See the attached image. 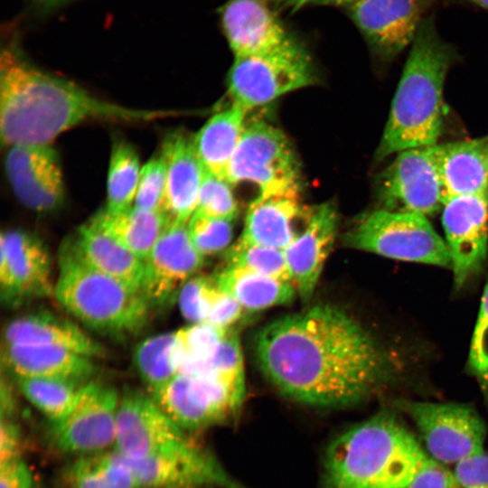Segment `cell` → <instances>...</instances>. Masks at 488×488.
Listing matches in <instances>:
<instances>
[{"instance_id": "6da1fadb", "label": "cell", "mask_w": 488, "mask_h": 488, "mask_svg": "<svg viewBox=\"0 0 488 488\" xmlns=\"http://www.w3.org/2000/svg\"><path fill=\"white\" fill-rule=\"evenodd\" d=\"M254 346L267 379L283 395L310 406L356 405L395 375L391 354L361 323L329 304L267 324Z\"/></svg>"}, {"instance_id": "7a4b0ae2", "label": "cell", "mask_w": 488, "mask_h": 488, "mask_svg": "<svg viewBox=\"0 0 488 488\" xmlns=\"http://www.w3.org/2000/svg\"><path fill=\"white\" fill-rule=\"evenodd\" d=\"M174 111L122 107L35 67L16 51L0 60V134L7 146L50 145L63 132L90 119L146 121Z\"/></svg>"}, {"instance_id": "3957f363", "label": "cell", "mask_w": 488, "mask_h": 488, "mask_svg": "<svg viewBox=\"0 0 488 488\" xmlns=\"http://www.w3.org/2000/svg\"><path fill=\"white\" fill-rule=\"evenodd\" d=\"M398 413L381 409L334 438L323 488H406L431 458Z\"/></svg>"}, {"instance_id": "277c9868", "label": "cell", "mask_w": 488, "mask_h": 488, "mask_svg": "<svg viewBox=\"0 0 488 488\" xmlns=\"http://www.w3.org/2000/svg\"><path fill=\"white\" fill-rule=\"evenodd\" d=\"M455 52L425 17L403 68L389 117L375 153L377 160L407 149L438 144L444 122V85Z\"/></svg>"}, {"instance_id": "5b68a950", "label": "cell", "mask_w": 488, "mask_h": 488, "mask_svg": "<svg viewBox=\"0 0 488 488\" xmlns=\"http://www.w3.org/2000/svg\"><path fill=\"white\" fill-rule=\"evenodd\" d=\"M54 296L82 324L109 334L138 330L152 309L141 292L90 267L65 242L59 254Z\"/></svg>"}, {"instance_id": "8992f818", "label": "cell", "mask_w": 488, "mask_h": 488, "mask_svg": "<svg viewBox=\"0 0 488 488\" xmlns=\"http://www.w3.org/2000/svg\"><path fill=\"white\" fill-rule=\"evenodd\" d=\"M352 249L392 259L452 269L446 242L422 214L379 208L359 216L343 234Z\"/></svg>"}, {"instance_id": "52a82bcc", "label": "cell", "mask_w": 488, "mask_h": 488, "mask_svg": "<svg viewBox=\"0 0 488 488\" xmlns=\"http://www.w3.org/2000/svg\"><path fill=\"white\" fill-rule=\"evenodd\" d=\"M310 55L294 39L272 52L234 57L227 85L231 102L249 112L315 82Z\"/></svg>"}, {"instance_id": "ba28073f", "label": "cell", "mask_w": 488, "mask_h": 488, "mask_svg": "<svg viewBox=\"0 0 488 488\" xmlns=\"http://www.w3.org/2000/svg\"><path fill=\"white\" fill-rule=\"evenodd\" d=\"M391 404L412 421L427 454L439 464L455 465L484 450L485 424L470 405L408 399Z\"/></svg>"}, {"instance_id": "9c48e42d", "label": "cell", "mask_w": 488, "mask_h": 488, "mask_svg": "<svg viewBox=\"0 0 488 488\" xmlns=\"http://www.w3.org/2000/svg\"><path fill=\"white\" fill-rule=\"evenodd\" d=\"M226 179L233 186L254 184L259 194L300 192L301 171L287 136L259 118L247 121Z\"/></svg>"}, {"instance_id": "30bf717a", "label": "cell", "mask_w": 488, "mask_h": 488, "mask_svg": "<svg viewBox=\"0 0 488 488\" xmlns=\"http://www.w3.org/2000/svg\"><path fill=\"white\" fill-rule=\"evenodd\" d=\"M150 394L187 432L211 427L234 416L243 402L245 385L213 373L177 374Z\"/></svg>"}, {"instance_id": "8fae6325", "label": "cell", "mask_w": 488, "mask_h": 488, "mask_svg": "<svg viewBox=\"0 0 488 488\" xmlns=\"http://www.w3.org/2000/svg\"><path fill=\"white\" fill-rule=\"evenodd\" d=\"M115 448L128 458L174 455L190 452L194 443L152 396L129 390L120 397Z\"/></svg>"}, {"instance_id": "7c38bea8", "label": "cell", "mask_w": 488, "mask_h": 488, "mask_svg": "<svg viewBox=\"0 0 488 488\" xmlns=\"http://www.w3.org/2000/svg\"><path fill=\"white\" fill-rule=\"evenodd\" d=\"M119 399L114 388L98 382L83 385L70 412L52 423L53 445L78 456L107 451L115 445Z\"/></svg>"}, {"instance_id": "4fadbf2b", "label": "cell", "mask_w": 488, "mask_h": 488, "mask_svg": "<svg viewBox=\"0 0 488 488\" xmlns=\"http://www.w3.org/2000/svg\"><path fill=\"white\" fill-rule=\"evenodd\" d=\"M434 145L399 152L379 177L381 208L432 216L444 204Z\"/></svg>"}, {"instance_id": "5bb4252c", "label": "cell", "mask_w": 488, "mask_h": 488, "mask_svg": "<svg viewBox=\"0 0 488 488\" xmlns=\"http://www.w3.org/2000/svg\"><path fill=\"white\" fill-rule=\"evenodd\" d=\"M1 298L7 305L54 295L51 258L43 242L23 230H8L0 238Z\"/></svg>"}, {"instance_id": "9a60e30c", "label": "cell", "mask_w": 488, "mask_h": 488, "mask_svg": "<svg viewBox=\"0 0 488 488\" xmlns=\"http://www.w3.org/2000/svg\"><path fill=\"white\" fill-rule=\"evenodd\" d=\"M442 225L454 281L461 287L480 270L488 252V194L463 195L444 202Z\"/></svg>"}, {"instance_id": "2e32d148", "label": "cell", "mask_w": 488, "mask_h": 488, "mask_svg": "<svg viewBox=\"0 0 488 488\" xmlns=\"http://www.w3.org/2000/svg\"><path fill=\"white\" fill-rule=\"evenodd\" d=\"M18 201L36 212L57 210L64 201V182L57 151L51 145L10 146L5 162Z\"/></svg>"}, {"instance_id": "e0dca14e", "label": "cell", "mask_w": 488, "mask_h": 488, "mask_svg": "<svg viewBox=\"0 0 488 488\" xmlns=\"http://www.w3.org/2000/svg\"><path fill=\"white\" fill-rule=\"evenodd\" d=\"M187 224L167 222L145 261L141 292L151 308L164 307L203 264Z\"/></svg>"}, {"instance_id": "ac0fdd59", "label": "cell", "mask_w": 488, "mask_h": 488, "mask_svg": "<svg viewBox=\"0 0 488 488\" xmlns=\"http://www.w3.org/2000/svg\"><path fill=\"white\" fill-rule=\"evenodd\" d=\"M432 0H360L349 14L371 49L391 60L411 44Z\"/></svg>"}, {"instance_id": "d6986e66", "label": "cell", "mask_w": 488, "mask_h": 488, "mask_svg": "<svg viewBox=\"0 0 488 488\" xmlns=\"http://www.w3.org/2000/svg\"><path fill=\"white\" fill-rule=\"evenodd\" d=\"M337 227L338 213L333 202L312 206L301 230L284 250L297 295L304 302L314 292Z\"/></svg>"}, {"instance_id": "ffe728a7", "label": "cell", "mask_w": 488, "mask_h": 488, "mask_svg": "<svg viewBox=\"0 0 488 488\" xmlns=\"http://www.w3.org/2000/svg\"><path fill=\"white\" fill-rule=\"evenodd\" d=\"M221 24L234 57L272 52L295 39L268 0H229Z\"/></svg>"}, {"instance_id": "44dd1931", "label": "cell", "mask_w": 488, "mask_h": 488, "mask_svg": "<svg viewBox=\"0 0 488 488\" xmlns=\"http://www.w3.org/2000/svg\"><path fill=\"white\" fill-rule=\"evenodd\" d=\"M309 209L302 203L300 192L258 194L247 210L236 243L285 250L301 230Z\"/></svg>"}, {"instance_id": "7402d4cb", "label": "cell", "mask_w": 488, "mask_h": 488, "mask_svg": "<svg viewBox=\"0 0 488 488\" xmlns=\"http://www.w3.org/2000/svg\"><path fill=\"white\" fill-rule=\"evenodd\" d=\"M160 155L166 169L164 215L167 222L188 224L196 211L204 176L192 136L181 130L167 134Z\"/></svg>"}, {"instance_id": "603a6c76", "label": "cell", "mask_w": 488, "mask_h": 488, "mask_svg": "<svg viewBox=\"0 0 488 488\" xmlns=\"http://www.w3.org/2000/svg\"><path fill=\"white\" fill-rule=\"evenodd\" d=\"M433 147L444 202L456 196L488 194V136Z\"/></svg>"}, {"instance_id": "cb8c5ba5", "label": "cell", "mask_w": 488, "mask_h": 488, "mask_svg": "<svg viewBox=\"0 0 488 488\" xmlns=\"http://www.w3.org/2000/svg\"><path fill=\"white\" fill-rule=\"evenodd\" d=\"M4 345L49 346L89 358L101 356V345L80 326L47 312H35L11 320L4 329Z\"/></svg>"}, {"instance_id": "d4e9b609", "label": "cell", "mask_w": 488, "mask_h": 488, "mask_svg": "<svg viewBox=\"0 0 488 488\" xmlns=\"http://www.w3.org/2000/svg\"><path fill=\"white\" fill-rule=\"evenodd\" d=\"M64 242L90 267L141 292L145 262L89 221Z\"/></svg>"}, {"instance_id": "484cf974", "label": "cell", "mask_w": 488, "mask_h": 488, "mask_svg": "<svg viewBox=\"0 0 488 488\" xmlns=\"http://www.w3.org/2000/svg\"><path fill=\"white\" fill-rule=\"evenodd\" d=\"M4 365L14 378H54L83 383L92 376V358L58 347L4 345Z\"/></svg>"}, {"instance_id": "4316f807", "label": "cell", "mask_w": 488, "mask_h": 488, "mask_svg": "<svg viewBox=\"0 0 488 488\" xmlns=\"http://www.w3.org/2000/svg\"><path fill=\"white\" fill-rule=\"evenodd\" d=\"M249 112L231 102L213 114L192 136L194 149L206 173L226 178Z\"/></svg>"}, {"instance_id": "83f0119b", "label": "cell", "mask_w": 488, "mask_h": 488, "mask_svg": "<svg viewBox=\"0 0 488 488\" xmlns=\"http://www.w3.org/2000/svg\"><path fill=\"white\" fill-rule=\"evenodd\" d=\"M89 222L145 262L160 238L167 220L164 213L132 205L119 211L105 207L96 212Z\"/></svg>"}, {"instance_id": "f1b7e54d", "label": "cell", "mask_w": 488, "mask_h": 488, "mask_svg": "<svg viewBox=\"0 0 488 488\" xmlns=\"http://www.w3.org/2000/svg\"><path fill=\"white\" fill-rule=\"evenodd\" d=\"M218 288L235 298L246 311H260L291 303L297 295L295 285L228 265L214 277Z\"/></svg>"}, {"instance_id": "f546056e", "label": "cell", "mask_w": 488, "mask_h": 488, "mask_svg": "<svg viewBox=\"0 0 488 488\" xmlns=\"http://www.w3.org/2000/svg\"><path fill=\"white\" fill-rule=\"evenodd\" d=\"M62 488H139L116 451L78 456L61 473Z\"/></svg>"}, {"instance_id": "4dcf8cb0", "label": "cell", "mask_w": 488, "mask_h": 488, "mask_svg": "<svg viewBox=\"0 0 488 488\" xmlns=\"http://www.w3.org/2000/svg\"><path fill=\"white\" fill-rule=\"evenodd\" d=\"M23 396L51 422L62 419L74 406L83 383L54 378H14Z\"/></svg>"}, {"instance_id": "1f68e13d", "label": "cell", "mask_w": 488, "mask_h": 488, "mask_svg": "<svg viewBox=\"0 0 488 488\" xmlns=\"http://www.w3.org/2000/svg\"><path fill=\"white\" fill-rule=\"evenodd\" d=\"M133 360L150 393L177 375L175 332L151 336L137 344Z\"/></svg>"}, {"instance_id": "d6a6232c", "label": "cell", "mask_w": 488, "mask_h": 488, "mask_svg": "<svg viewBox=\"0 0 488 488\" xmlns=\"http://www.w3.org/2000/svg\"><path fill=\"white\" fill-rule=\"evenodd\" d=\"M141 168L135 147L124 139H116L108 172V209L119 211L134 204Z\"/></svg>"}, {"instance_id": "836d02e7", "label": "cell", "mask_w": 488, "mask_h": 488, "mask_svg": "<svg viewBox=\"0 0 488 488\" xmlns=\"http://www.w3.org/2000/svg\"><path fill=\"white\" fill-rule=\"evenodd\" d=\"M225 257L228 265L241 267L263 276L294 284L283 249L234 243L228 249Z\"/></svg>"}, {"instance_id": "e575fe53", "label": "cell", "mask_w": 488, "mask_h": 488, "mask_svg": "<svg viewBox=\"0 0 488 488\" xmlns=\"http://www.w3.org/2000/svg\"><path fill=\"white\" fill-rule=\"evenodd\" d=\"M234 222V219L193 213L187 224L193 247L204 258L224 251L231 241Z\"/></svg>"}, {"instance_id": "d590c367", "label": "cell", "mask_w": 488, "mask_h": 488, "mask_svg": "<svg viewBox=\"0 0 488 488\" xmlns=\"http://www.w3.org/2000/svg\"><path fill=\"white\" fill-rule=\"evenodd\" d=\"M232 187L226 178L204 171L194 213L236 220L239 209Z\"/></svg>"}, {"instance_id": "8d00e7d4", "label": "cell", "mask_w": 488, "mask_h": 488, "mask_svg": "<svg viewBox=\"0 0 488 488\" xmlns=\"http://www.w3.org/2000/svg\"><path fill=\"white\" fill-rule=\"evenodd\" d=\"M218 291L214 278L204 276L191 277L178 293L183 316L192 324L205 323Z\"/></svg>"}, {"instance_id": "74e56055", "label": "cell", "mask_w": 488, "mask_h": 488, "mask_svg": "<svg viewBox=\"0 0 488 488\" xmlns=\"http://www.w3.org/2000/svg\"><path fill=\"white\" fill-rule=\"evenodd\" d=\"M166 169L161 155L151 158L141 168L134 206L164 214Z\"/></svg>"}, {"instance_id": "f35d334b", "label": "cell", "mask_w": 488, "mask_h": 488, "mask_svg": "<svg viewBox=\"0 0 488 488\" xmlns=\"http://www.w3.org/2000/svg\"><path fill=\"white\" fill-rule=\"evenodd\" d=\"M203 373H213L231 382L245 385L242 352L234 333L229 332L196 374Z\"/></svg>"}, {"instance_id": "ab89813d", "label": "cell", "mask_w": 488, "mask_h": 488, "mask_svg": "<svg viewBox=\"0 0 488 488\" xmlns=\"http://www.w3.org/2000/svg\"><path fill=\"white\" fill-rule=\"evenodd\" d=\"M469 364L488 402V282L471 340Z\"/></svg>"}, {"instance_id": "60d3db41", "label": "cell", "mask_w": 488, "mask_h": 488, "mask_svg": "<svg viewBox=\"0 0 488 488\" xmlns=\"http://www.w3.org/2000/svg\"><path fill=\"white\" fill-rule=\"evenodd\" d=\"M453 472L463 488H488V453L483 450L463 459Z\"/></svg>"}, {"instance_id": "b9f144b4", "label": "cell", "mask_w": 488, "mask_h": 488, "mask_svg": "<svg viewBox=\"0 0 488 488\" xmlns=\"http://www.w3.org/2000/svg\"><path fill=\"white\" fill-rule=\"evenodd\" d=\"M244 311L246 310L235 298L219 289L205 323L230 330V327L241 319Z\"/></svg>"}, {"instance_id": "7bdbcfd3", "label": "cell", "mask_w": 488, "mask_h": 488, "mask_svg": "<svg viewBox=\"0 0 488 488\" xmlns=\"http://www.w3.org/2000/svg\"><path fill=\"white\" fill-rule=\"evenodd\" d=\"M406 488H463L453 471L432 458Z\"/></svg>"}, {"instance_id": "ee69618b", "label": "cell", "mask_w": 488, "mask_h": 488, "mask_svg": "<svg viewBox=\"0 0 488 488\" xmlns=\"http://www.w3.org/2000/svg\"><path fill=\"white\" fill-rule=\"evenodd\" d=\"M33 477L21 458L0 463V488H33Z\"/></svg>"}, {"instance_id": "f6af8a7d", "label": "cell", "mask_w": 488, "mask_h": 488, "mask_svg": "<svg viewBox=\"0 0 488 488\" xmlns=\"http://www.w3.org/2000/svg\"><path fill=\"white\" fill-rule=\"evenodd\" d=\"M22 436L16 423L11 418L1 417L0 463L21 457Z\"/></svg>"}, {"instance_id": "bcb514c9", "label": "cell", "mask_w": 488, "mask_h": 488, "mask_svg": "<svg viewBox=\"0 0 488 488\" xmlns=\"http://www.w3.org/2000/svg\"><path fill=\"white\" fill-rule=\"evenodd\" d=\"M272 5L280 9L295 11L307 5H350L360 0H268Z\"/></svg>"}, {"instance_id": "7dc6e473", "label": "cell", "mask_w": 488, "mask_h": 488, "mask_svg": "<svg viewBox=\"0 0 488 488\" xmlns=\"http://www.w3.org/2000/svg\"><path fill=\"white\" fill-rule=\"evenodd\" d=\"M38 6L43 9L57 7L69 0H33Z\"/></svg>"}, {"instance_id": "c3c4849f", "label": "cell", "mask_w": 488, "mask_h": 488, "mask_svg": "<svg viewBox=\"0 0 488 488\" xmlns=\"http://www.w3.org/2000/svg\"><path fill=\"white\" fill-rule=\"evenodd\" d=\"M473 4L488 10V0H469Z\"/></svg>"}]
</instances>
